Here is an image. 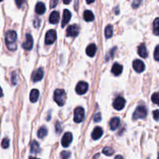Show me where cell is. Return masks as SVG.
Wrapping results in <instances>:
<instances>
[{
	"label": "cell",
	"instance_id": "cell-1",
	"mask_svg": "<svg viewBox=\"0 0 159 159\" xmlns=\"http://www.w3.org/2000/svg\"><path fill=\"white\" fill-rule=\"evenodd\" d=\"M16 33L14 30H9L6 34V43L7 48L10 51L16 49Z\"/></svg>",
	"mask_w": 159,
	"mask_h": 159
},
{
	"label": "cell",
	"instance_id": "cell-2",
	"mask_svg": "<svg viewBox=\"0 0 159 159\" xmlns=\"http://www.w3.org/2000/svg\"><path fill=\"white\" fill-rule=\"evenodd\" d=\"M54 99L59 107H62L66 101V93L63 89H56L54 93Z\"/></svg>",
	"mask_w": 159,
	"mask_h": 159
},
{
	"label": "cell",
	"instance_id": "cell-3",
	"mask_svg": "<svg viewBox=\"0 0 159 159\" xmlns=\"http://www.w3.org/2000/svg\"><path fill=\"white\" fill-rule=\"evenodd\" d=\"M148 111L147 109L144 106H139L136 110L134 111L133 114V120H138V119H144L147 116Z\"/></svg>",
	"mask_w": 159,
	"mask_h": 159
},
{
	"label": "cell",
	"instance_id": "cell-4",
	"mask_svg": "<svg viewBox=\"0 0 159 159\" xmlns=\"http://www.w3.org/2000/svg\"><path fill=\"white\" fill-rule=\"evenodd\" d=\"M85 117V111L82 107H77L74 111V121L77 124L82 123Z\"/></svg>",
	"mask_w": 159,
	"mask_h": 159
},
{
	"label": "cell",
	"instance_id": "cell-5",
	"mask_svg": "<svg viewBox=\"0 0 159 159\" xmlns=\"http://www.w3.org/2000/svg\"><path fill=\"white\" fill-rule=\"evenodd\" d=\"M56 38H57V34L54 30H50L48 31L46 34V37H45V43L47 44H52L54 41H55Z\"/></svg>",
	"mask_w": 159,
	"mask_h": 159
},
{
	"label": "cell",
	"instance_id": "cell-6",
	"mask_svg": "<svg viewBox=\"0 0 159 159\" xmlns=\"http://www.w3.org/2000/svg\"><path fill=\"white\" fill-rule=\"evenodd\" d=\"M79 33V26L78 25H71L68 27L66 34L68 37H76Z\"/></svg>",
	"mask_w": 159,
	"mask_h": 159
},
{
	"label": "cell",
	"instance_id": "cell-7",
	"mask_svg": "<svg viewBox=\"0 0 159 159\" xmlns=\"http://www.w3.org/2000/svg\"><path fill=\"white\" fill-rule=\"evenodd\" d=\"M88 84L85 82H79L78 83L77 86H76L75 91L79 95H83L86 93L87 90H88Z\"/></svg>",
	"mask_w": 159,
	"mask_h": 159
},
{
	"label": "cell",
	"instance_id": "cell-8",
	"mask_svg": "<svg viewBox=\"0 0 159 159\" xmlns=\"http://www.w3.org/2000/svg\"><path fill=\"white\" fill-rule=\"evenodd\" d=\"M133 68L134 69V71H136L137 72L141 73L144 71V69H145V65H144V62L142 61L139 60V59H137V60L134 61Z\"/></svg>",
	"mask_w": 159,
	"mask_h": 159
},
{
	"label": "cell",
	"instance_id": "cell-9",
	"mask_svg": "<svg viewBox=\"0 0 159 159\" xmlns=\"http://www.w3.org/2000/svg\"><path fill=\"white\" fill-rule=\"evenodd\" d=\"M126 100L121 96H119V97L116 98V99L113 102V107L114 109H116V110H121L122 109H124V107H125Z\"/></svg>",
	"mask_w": 159,
	"mask_h": 159
},
{
	"label": "cell",
	"instance_id": "cell-10",
	"mask_svg": "<svg viewBox=\"0 0 159 159\" xmlns=\"http://www.w3.org/2000/svg\"><path fill=\"white\" fill-rule=\"evenodd\" d=\"M33 44H34V40H33V37L30 34H27L26 35V40H25L24 43H23L22 47L23 48H24L25 50H27V51H30V50L32 49Z\"/></svg>",
	"mask_w": 159,
	"mask_h": 159
},
{
	"label": "cell",
	"instance_id": "cell-11",
	"mask_svg": "<svg viewBox=\"0 0 159 159\" xmlns=\"http://www.w3.org/2000/svg\"><path fill=\"white\" fill-rule=\"evenodd\" d=\"M71 141H72V134H71V133H70V132L65 133L61 140L62 146L64 148L68 147L71 143Z\"/></svg>",
	"mask_w": 159,
	"mask_h": 159
},
{
	"label": "cell",
	"instance_id": "cell-12",
	"mask_svg": "<svg viewBox=\"0 0 159 159\" xmlns=\"http://www.w3.org/2000/svg\"><path fill=\"white\" fill-rule=\"evenodd\" d=\"M71 17V13L69 10L68 9H65L63 12V19H62L61 22V26L62 27H65L67 24L68 23V22L70 21Z\"/></svg>",
	"mask_w": 159,
	"mask_h": 159
},
{
	"label": "cell",
	"instance_id": "cell-13",
	"mask_svg": "<svg viewBox=\"0 0 159 159\" xmlns=\"http://www.w3.org/2000/svg\"><path fill=\"white\" fill-rule=\"evenodd\" d=\"M43 76V69L42 68H38L36 71H34V73L32 75V79L34 82H39L42 79Z\"/></svg>",
	"mask_w": 159,
	"mask_h": 159
},
{
	"label": "cell",
	"instance_id": "cell-14",
	"mask_svg": "<svg viewBox=\"0 0 159 159\" xmlns=\"http://www.w3.org/2000/svg\"><path fill=\"white\" fill-rule=\"evenodd\" d=\"M59 20H60V14L58 12L54 11V12H51L49 18L50 23H52V24H56V23H58Z\"/></svg>",
	"mask_w": 159,
	"mask_h": 159
},
{
	"label": "cell",
	"instance_id": "cell-15",
	"mask_svg": "<svg viewBox=\"0 0 159 159\" xmlns=\"http://www.w3.org/2000/svg\"><path fill=\"white\" fill-rule=\"evenodd\" d=\"M102 134H103L102 129L99 127H96L92 133V138L93 140H98L102 137Z\"/></svg>",
	"mask_w": 159,
	"mask_h": 159
},
{
	"label": "cell",
	"instance_id": "cell-16",
	"mask_svg": "<svg viewBox=\"0 0 159 159\" xmlns=\"http://www.w3.org/2000/svg\"><path fill=\"white\" fill-rule=\"evenodd\" d=\"M138 54H139L141 57H143V58H146V57L148 56V52L147 48H146L144 43H141V44L138 47Z\"/></svg>",
	"mask_w": 159,
	"mask_h": 159
},
{
	"label": "cell",
	"instance_id": "cell-17",
	"mask_svg": "<svg viewBox=\"0 0 159 159\" xmlns=\"http://www.w3.org/2000/svg\"><path fill=\"white\" fill-rule=\"evenodd\" d=\"M96 50H97L96 45L95 44V43H91V44L89 45L86 48L87 55L89 56V57H93V56L95 55V54H96Z\"/></svg>",
	"mask_w": 159,
	"mask_h": 159
},
{
	"label": "cell",
	"instance_id": "cell-18",
	"mask_svg": "<svg viewBox=\"0 0 159 159\" xmlns=\"http://www.w3.org/2000/svg\"><path fill=\"white\" fill-rule=\"evenodd\" d=\"M122 71H123L122 65H120L118 63H115L114 65H113V68H112V70H111L112 73L116 76L120 75L122 73Z\"/></svg>",
	"mask_w": 159,
	"mask_h": 159
},
{
	"label": "cell",
	"instance_id": "cell-19",
	"mask_svg": "<svg viewBox=\"0 0 159 159\" xmlns=\"http://www.w3.org/2000/svg\"><path fill=\"white\" fill-rule=\"evenodd\" d=\"M45 11H46L45 5L43 2H37L35 7V12L39 15H42V14L44 13Z\"/></svg>",
	"mask_w": 159,
	"mask_h": 159
},
{
	"label": "cell",
	"instance_id": "cell-20",
	"mask_svg": "<svg viewBox=\"0 0 159 159\" xmlns=\"http://www.w3.org/2000/svg\"><path fill=\"white\" fill-rule=\"evenodd\" d=\"M120 120L118 117H113V119H111L110 122V129L112 130H115L118 128L120 125Z\"/></svg>",
	"mask_w": 159,
	"mask_h": 159
},
{
	"label": "cell",
	"instance_id": "cell-21",
	"mask_svg": "<svg viewBox=\"0 0 159 159\" xmlns=\"http://www.w3.org/2000/svg\"><path fill=\"white\" fill-rule=\"evenodd\" d=\"M84 20L86 22H91L94 20V14L90 10H85L83 14Z\"/></svg>",
	"mask_w": 159,
	"mask_h": 159
},
{
	"label": "cell",
	"instance_id": "cell-22",
	"mask_svg": "<svg viewBox=\"0 0 159 159\" xmlns=\"http://www.w3.org/2000/svg\"><path fill=\"white\" fill-rule=\"evenodd\" d=\"M39 91L37 89H33L32 91L30 92V99L32 102H37V99H38L39 97Z\"/></svg>",
	"mask_w": 159,
	"mask_h": 159
},
{
	"label": "cell",
	"instance_id": "cell-23",
	"mask_svg": "<svg viewBox=\"0 0 159 159\" xmlns=\"http://www.w3.org/2000/svg\"><path fill=\"white\" fill-rule=\"evenodd\" d=\"M40 145H39L38 142L36 141H34L31 144L30 146V152L33 154H37L40 152Z\"/></svg>",
	"mask_w": 159,
	"mask_h": 159
},
{
	"label": "cell",
	"instance_id": "cell-24",
	"mask_svg": "<svg viewBox=\"0 0 159 159\" xmlns=\"http://www.w3.org/2000/svg\"><path fill=\"white\" fill-rule=\"evenodd\" d=\"M113 26L108 25L105 29V36L107 39L110 38L113 36Z\"/></svg>",
	"mask_w": 159,
	"mask_h": 159
},
{
	"label": "cell",
	"instance_id": "cell-25",
	"mask_svg": "<svg viewBox=\"0 0 159 159\" xmlns=\"http://www.w3.org/2000/svg\"><path fill=\"white\" fill-rule=\"evenodd\" d=\"M48 134V130H47L46 127H40V130L37 132V135H38L39 138H43L44 137L47 136Z\"/></svg>",
	"mask_w": 159,
	"mask_h": 159
},
{
	"label": "cell",
	"instance_id": "cell-26",
	"mask_svg": "<svg viewBox=\"0 0 159 159\" xmlns=\"http://www.w3.org/2000/svg\"><path fill=\"white\" fill-rule=\"evenodd\" d=\"M153 32L155 35H159V18H156L154 21Z\"/></svg>",
	"mask_w": 159,
	"mask_h": 159
},
{
	"label": "cell",
	"instance_id": "cell-27",
	"mask_svg": "<svg viewBox=\"0 0 159 159\" xmlns=\"http://www.w3.org/2000/svg\"><path fill=\"white\" fill-rule=\"evenodd\" d=\"M102 153H103L104 155H107V156H111V155H113V153H114V151H113V149L111 148L107 147L105 148H103Z\"/></svg>",
	"mask_w": 159,
	"mask_h": 159
},
{
	"label": "cell",
	"instance_id": "cell-28",
	"mask_svg": "<svg viewBox=\"0 0 159 159\" xmlns=\"http://www.w3.org/2000/svg\"><path fill=\"white\" fill-rule=\"evenodd\" d=\"M152 101L155 104L159 106V93H155L152 96Z\"/></svg>",
	"mask_w": 159,
	"mask_h": 159
},
{
	"label": "cell",
	"instance_id": "cell-29",
	"mask_svg": "<svg viewBox=\"0 0 159 159\" xmlns=\"http://www.w3.org/2000/svg\"><path fill=\"white\" fill-rule=\"evenodd\" d=\"M9 146V140L8 139V138H4V139L2 140V147L3 148L6 149L8 148Z\"/></svg>",
	"mask_w": 159,
	"mask_h": 159
},
{
	"label": "cell",
	"instance_id": "cell-30",
	"mask_svg": "<svg viewBox=\"0 0 159 159\" xmlns=\"http://www.w3.org/2000/svg\"><path fill=\"white\" fill-rule=\"evenodd\" d=\"M61 159H69L70 156H71V153L68 152L64 151V152H62L61 154Z\"/></svg>",
	"mask_w": 159,
	"mask_h": 159
},
{
	"label": "cell",
	"instance_id": "cell-31",
	"mask_svg": "<svg viewBox=\"0 0 159 159\" xmlns=\"http://www.w3.org/2000/svg\"><path fill=\"white\" fill-rule=\"evenodd\" d=\"M154 57L156 61H159V45L155 48V52H154Z\"/></svg>",
	"mask_w": 159,
	"mask_h": 159
},
{
	"label": "cell",
	"instance_id": "cell-32",
	"mask_svg": "<svg viewBox=\"0 0 159 159\" xmlns=\"http://www.w3.org/2000/svg\"><path fill=\"white\" fill-rule=\"evenodd\" d=\"M141 2H142V0H134L133 4H132V6H133L134 9H136V8L139 7Z\"/></svg>",
	"mask_w": 159,
	"mask_h": 159
},
{
	"label": "cell",
	"instance_id": "cell-33",
	"mask_svg": "<svg viewBox=\"0 0 159 159\" xmlns=\"http://www.w3.org/2000/svg\"><path fill=\"white\" fill-rule=\"evenodd\" d=\"M153 116L155 120H159V110H156L153 112Z\"/></svg>",
	"mask_w": 159,
	"mask_h": 159
},
{
	"label": "cell",
	"instance_id": "cell-34",
	"mask_svg": "<svg viewBox=\"0 0 159 159\" xmlns=\"http://www.w3.org/2000/svg\"><path fill=\"white\" fill-rule=\"evenodd\" d=\"M101 120V114L100 113H97L94 116V121L95 122H99Z\"/></svg>",
	"mask_w": 159,
	"mask_h": 159
},
{
	"label": "cell",
	"instance_id": "cell-35",
	"mask_svg": "<svg viewBox=\"0 0 159 159\" xmlns=\"http://www.w3.org/2000/svg\"><path fill=\"white\" fill-rule=\"evenodd\" d=\"M15 2H16V4L17 7L20 8L22 6V5H23L24 0H15Z\"/></svg>",
	"mask_w": 159,
	"mask_h": 159
},
{
	"label": "cell",
	"instance_id": "cell-36",
	"mask_svg": "<svg viewBox=\"0 0 159 159\" xmlns=\"http://www.w3.org/2000/svg\"><path fill=\"white\" fill-rule=\"evenodd\" d=\"M58 0H51V7L54 8L57 6Z\"/></svg>",
	"mask_w": 159,
	"mask_h": 159
},
{
	"label": "cell",
	"instance_id": "cell-37",
	"mask_svg": "<svg viewBox=\"0 0 159 159\" xmlns=\"http://www.w3.org/2000/svg\"><path fill=\"white\" fill-rule=\"evenodd\" d=\"M16 79H17V76H16V74L15 72H13V74H12V83L14 84V85H16Z\"/></svg>",
	"mask_w": 159,
	"mask_h": 159
},
{
	"label": "cell",
	"instance_id": "cell-38",
	"mask_svg": "<svg viewBox=\"0 0 159 159\" xmlns=\"http://www.w3.org/2000/svg\"><path fill=\"white\" fill-rule=\"evenodd\" d=\"M71 0H63V2L65 3V4L68 5V4H69L70 2H71Z\"/></svg>",
	"mask_w": 159,
	"mask_h": 159
},
{
	"label": "cell",
	"instance_id": "cell-39",
	"mask_svg": "<svg viewBox=\"0 0 159 159\" xmlns=\"http://www.w3.org/2000/svg\"><path fill=\"white\" fill-rule=\"evenodd\" d=\"M95 0H86V2L88 3V4H91V3L94 2Z\"/></svg>",
	"mask_w": 159,
	"mask_h": 159
},
{
	"label": "cell",
	"instance_id": "cell-40",
	"mask_svg": "<svg viewBox=\"0 0 159 159\" xmlns=\"http://www.w3.org/2000/svg\"><path fill=\"white\" fill-rule=\"evenodd\" d=\"M115 159H124V158H123L121 155H117V156H116V158H115Z\"/></svg>",
	"mask_w": 159,
	"mask_h": 159
},
{
	"label": "cell",
	"instance_id": "cell-41",
	"mask_svg": "<svg viewBox=\"0 0 159 159\" xmlns=\"http://www.w3.org/2000/svg\"><path fill=\"white\" fill-rule=\"evenodd\" d=\"M3 96V93H2V89H1V87H0V97H2V96Z\"/></svg>",
	"mask_w": 159,
	"mask_h": 159
},
{
	"label": "cell",
	"instance_id": "cell-42",
	"mask_svg": "<svg viewBox=\"0 0 159 159\" xmlns=\"http://www.w3.org/2000/svg\"><path fill=\"white\" fill-rule=\"evenodd\" d=\"M29 159H39V158H34V157H30Z\"/></svg>",
	"mask_w": 159,
	"mask_h": 159
},
{
	"label": "cell",
	"instance_id": "cell-43",
	"mask_svg": "<svg viewBox=\"0 0 159 159\" xmlns=\"http://www.w3.org/2000/svg\"><path fill=\"white\" fill-rule=\"evenodd\" d=\"M3 1V0H0V2H2Z\"/></svg>",
	"mask_w": 159,
	"mask_h": 159
},
{
	"label": "cell",
	"instance_id": "cell-44",
	"mask_svg": "<svg viewBox=\"0 0 159 159\" xmlns=\"http://www.w3.org/2000/svg\"><path fill=\"white\" fill-rule=\"evenodd\" d=\"M158 159H159V154H158Z\"/></svg>",
	"mask_w": 159,
	"mask_h": 159
}]
</instances>
